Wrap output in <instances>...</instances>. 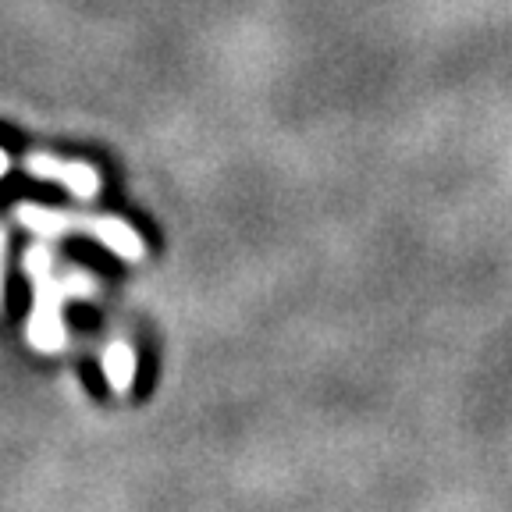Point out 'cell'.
Instances as JSON below:
<instances>
[{
    "instance_id": "6da1fadb",
    "label": "cell",
    "mask_w": 512,
    "mask_h": 512,
    "mask_svg": "<svg viewBox=\"0 0 512 512\" xmlns=\"http://www.w3.org/2000/svg\"><path fill=\"white\" fill-rule=\"evenodd\" d=\"M22 271L36 285V299H32L29 324H25V338L36 352H61L68 345V331H64V299H86L96 292V281L82 271H72L57 278L54 274V256L47 246H32L22 253Z\"/></svg>"
},
{
    "instance_id": "3957f363",
    "label": "cell",
    "mask_w": 512,
    "mask_h": 512,
    "mask_svg": "<svg viewBox=\"0 0 512 512\" xmlns=\"http://www.w3.org/2000/svg\"><path fill=\"white\" fill-rule=\"evenodd\" d=\"M22 171L29 178H40V182H57L64 189L79 196V200H93L100 196L104 182H100V171L86 160H64L54 157V153H43V150H32L22 157Z\"/></svg>"
},
{
    "instance_id": "5b68a950",
    "label": "cell",
    "mask_w": 512,
    "mask_h": 512,
    "mask_svg": "<svg viewBox=\"0 0 512 512\" xmlns=\"http://www.w3.org/2000/svg\"><path fill=\"white\" fill-rule=\"evenodd\" d=\"M4 278H8V232L0 224V303H4Z\"/></svg>"
},
{
    "instance_id": "8992f818",
    "label": "cell",
    "mask_w": 512,
    "mask_h": 512,
    "mask_svg": "<svg viewBox=\"0 0 512 512\" xmlns=\"http://www.w3.org/2000/svg\"><path fill=\"white\" fill-rule=\"evenodd\" d=\"M8 168H11V157H8V150H0V178L8 175Z\"/></svg>"
},
{
    "instance_id": "277c9868",
    "label": "cell",
    "mask_w": 512,
    "mask_h": 512,
    "mask_svg": "<svg viewBox=\"0 0 512 512\" xmlns=\"http://www.w3.org/2000/svg\"><path fill=\"white\" fill-rule=\"evenodd\" d=\"M104 377L114 395H125L136 381V349L125 338H114L104 349Z\"/></svg>"
},
{
    "instance_id": "7a4b0ae2",
    "label": "cell",
    "mask_w": 512,
    "mask_h": 512,
    "mask_svg": "<svg viewBox=\"0 0 512 512\" xmlns=\"http://www.w3.org/2000/svg\"><path fill=\"white\" fill-rule=\"evenodd\" d=\"M18 224L36 235H89L104 249H111L125 264H139L146 256V239L128 221L111 214H75V210H50L40 203H22L15 210Z\"/></svg>"
}]
</instances>
